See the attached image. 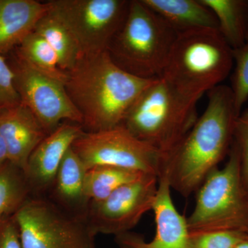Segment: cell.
Instances as JSON below:
<instances>
[{"mask_svg": "<svg viewBox=\"0 0 248 248\" xmlns=\"http://www.w3.org/2000/svg\"><path fill=\"white\" fill-rule=\"evenodd\" d=\"M157 193L153 210L156 232L151 241L128 232L115 236L122 248H190V232L186 218L178 211L171 196L170 186L166 176H159Z\"/></svg>", "mask_w": 248, "mask_h": 248, "instance_id": "12", "label": "cell"}, {"mask_svg": "<svg viewBox=\"0 0 248 248\" xmlns=\"http://www.w3.org/2000/svg\"><path fill=\"white\" fill-rule=\"evenodd\" d=\"M32 196L22 169L9 161L0 168V217L13 216Z\"/></svg>", "mask_w": 248, "mask_h": 248, "instance_id": "22", "label": "cell"}, {"mask_svg": "<svg viewBox=\"0 0 248 248\" xmlns=\"http://www.w3.org/2000/svg\"><path fill=\"white\" fill-rule=\"evenodd\" d=\"M234 64L233 50L216 29L177 35L159 78L186 96L200 100L220 85Z\"/></svg>", "mask_w": 248, "mask_h": 248, "instance_id": "3", "label": "cell"}, {"mask_svg": "<svg viewBox=\"0 0 248 248\" xmlns=\"http://www.w3.org/2000/svg\"><path fill=\"white\" fill-rule=\"evenodd\" d=\"M13 217L22 248H95L86 217L63 210L47 196H32Z\"/></svg>", "mask_w": 248, "mask_h": 248, "instance_id": "7", "label": "cell"}, {"mask_svg": "<svg viewBox=\"0 0 248 248\" xmlns=\"http://www.w3.org/2000/svg\"><path fill=\"white\" fill-rule=\"evenodd\" d=\"M248 232L224 231L190 234V248H234Z\"/></svg>", "mask_w": 248, "mask_h": 248, "instance_id": "24", "label": "cell"}, {"mask_svg": "<svg viewBox=\"0 0 248 248\" xmlns=\"http://www.w3.org/2000/svg\"><path fill=\"white\" fill-rule=\"evenodd\" d=\"M215 15L218 31L232 50L247 42L248 1L244 0H200Z\"/></svg>", "mask_w": 248, "mask_h": 248, "instance_id": "18", "label": "cell"}, {"mask_svg": "<svg viewBox=\"0 0 248 248\" xmlns=\"http://www.w3.org/2000/svg\"><path fill=\"white\" fill-rule=\"evenodd\" d=\"M234 248H248V232L241 241L238 243Z\"/></svg>", "mask_w": 248, "mask_h": 248, "instance_id": "29", "label": "cell"}, {"mask_svg": "<svg viewBox=\"0 0 248 248\" xmlns=\"http://www.w3.org/2000/svg\"><path fill=\"white\" fill-rule=\"evenodd\" d=\"M234 141L239 148L241 178L248 192V110L241 113L236 121Z\"/></svg>", "mask_w": 248, "mask_h": 248, "instance_id": "25", "label": "cell"}, {"mask_svg": "<svg viewBox=\"0 0 248 248\" xmlns=\"http://www.w3.org/2000/svg\"><path fill=\"white\" fill-rule=\"evenodd\" d=\"M159 179L146 174L125 184L99 202H91L86 218L94 234L115 236L130 232L150 210H153Z\"/></svg>", "mask_w": 248, "mask_h": 248, "instance_id": "11", "label": "cell"}, {"mask_svg": "<svg viewBox=\"0 0 248 248\" xmlns=\"http://www.w3.org/2000/svg\"><path fill=\"white\" fill-rule=\"evenodd\" d=\"M71 148L86 170L113 166L159 178L164 164V156L159 151L134 136L122 125L101 131H84Z\"/></svg>", "mask_w": 248, "mask_h": 248, "instance_id": "8", "label": "cell"}, {"mask_svg": "<svg viewBox=\"0 0 248 248\" xmlns=\"http://www.w3.org/2000/svg\"><path fill=\"white\" fill-rule=\"evenodd\" d=\"M186 221L190 234L248 232V192L243 184L239 150L234 140L226 164L212 171L197 190L195 208Z\"/></svg>", "mask_w": 248, "mask_h": 248, "instance_id": "6", "label": "cell"}, {"mask_svg": "<svg viewBox=\"0 0 248 248\" xmlns=\"http://www.w3.org/2000/svg\"><path fill=\"white\" fill-rule=\"evenodd\" d=\"M248 40V32H247V41Z\"/></svg>", "mask_w": 248, "mask_h": 248, "instance_id": "30", "label": "cell"}, {"mask_svg": "<svg viewBox=\"0 0 248 248\" xmlns=\"http://www.w3.org/2000/svg\"><path fill=\"white\" fill-rule=\"evenodd\" d=\"M84 132L79 124L63 122L36 147L24 171L32 196L49 193L66 152Z\"/></svg>", "mask_w": 248, "mask_h": 248, "instance_id": "13", "label": "cell"}, {"mask_svg": "<svg viewBox=\"0 0 248 248\" xmlns=\"http://www.w3.org/2000/svg\"><path fill=\"white\" fill-rule=\"evenodd\" d=\"M49 11L71 31L82 55L108 48L126 17L125 0H52Z\"/></svg>", "mask_w": 248, "mask_h": 248, "instance_id": "9", "label": "cell"}, {"mask_svg": "<svg viewBox=\"0 0 248 248\" xmlns=\"http://www.w3.org/2000/svg\"><path fill=\"white\" fill-rule=\"evenodd\" d=\"M145 174L146 173L113 166L91 168L86 173L85 195L90 203L101 202L122 186L135 182Z\"/></svg>", "mask_w": 248, "mask_h": 248, "instance_id": "20", "label": "cell"}, {"mask_svg": "<svg viewBox=\"0 0 248 248\" xmlns=\"http://www.w3.org/2000/svg\"><path fill=\"white\" fill-rule=\"evenodd\" d=\"M86 171L79 156L70 148L62 160L48 197L63 210L86 217L90 204L84 192Z\"/></svg>", "mask_w": 248, "mask_h": 248, "instance_id": "16", "label": "cell"}, {"mask_svg": "<svg viewBox=\"0 0 248 248\" xmlns=\"http://www.w3.org/2000/svg\"><path fill=\"white\" fill-rule=\"evenodd\" d=\"M66 73L65 89L82 117L81 126L86 132L122 125L130 108L156 79L124 71L107 50L83 55Z\"/></svg>", "mask_w": 248, "mask_h": 248, "instance_id": "2", "label": "cell"}, {"mask_svg": "<svg viewBox=\"0 0 248 248\" xmlns=\"http://www.w3.org/2000/svg\"><path fill=\"white\" fill-rule=\"evenodd\" d=\"M198 101L183 95L158 78L130 108L122 125L165 159L198 120Z\"/></svg>", "mask_w": 248, "mask_h": 248, "instance_id": "4", "label": "cell"}, {"mask_svg": "<svg viewBox=\"0 0 248 248\" xmlns=\"http://www.w3.org/2000/svg\"><path fill=\"white\" fill-rule=\"evenodd\" d=\"M15 50L36 71L65 84L66 73L60 68L56 53L35 31L28 35Z\"/></svg>", "mask_w": 248, "mask_h": 248, "instance_id": "21", "label": "cell"}, {"mask_svg": "<svg viewBox=\"0 0 248 248\" xmlns=\"http://www.w3.org/2000/svg\"><path fill=\"white\" fill-rule=\"evenodd\" d=\"M0 135L7 147L9 162L24 172L31 153L48 134L32 112L19 103L0 109Z\"/></svg>", "mask_w": 248, "mask_h": 248, "instance_id": "14", "label": "cell"}, {"mask_svg": "<svg viewBox=\"0 0 248 248\" xmlns=\"http://www.w3.org/2000/svg\"><path fill=\"white\" fill-rule=\"evenodd\" d=\"M147 7L164 19L179 34L189 31L216 29L213 13L200 0H141Z\"/></svg>", "mask_w": 248, "mask_h": 248, "instance_id": "17", "label": "cell"}, {"mask_svg": "<svg viewBox=\"0 0 248 248\" xmlns=\"http://www.w3.org/2000/svg\"><path fill=\"white\" fill-rule=\"evenodd\" d=\"M0 248H22L13 216L0 217Z\"/></svg>", "mask_w": 248, "mask_h": 248, "instance_id": "27", "label": "cell"}, {"mask_svg": "<svg viewBox=\"0 0 248 248\" xmlns=\"http://www.w3.org/2000/svg\"><path fill=\"white\" fill-rule=\"evenodd\" d=\"M34 31L53 49L62 71H69L76 66L83 55L79 44L71 31L49 10L37 22Z\"/></svg>", "mask_w": 248, "mask_h": 248, "instance_id": "19", "label": "cell"}, {"mask_svg": "<svg viewBox=\"0 0 248 248\" xmlns=\"http://www.w3.org/2000/svg\"><path fill=\"white\" fill-rule=\"evenodd\" d=\"M19 103L20 98L15 88L14 73L6 58L0 55V109Z\"/></svg>", "mask_w": 248, "mask_h": 248, "instance_id": "26", "label": "cell"}, {"mask_svg": "<svg viewBox=\"0 0 248 248\" xmlns=\"http://www.w3.org/2000/svg\"><path fill=\"white\" fill-rule=\"evenodd\" d=\"M21 103L32 112L47 133L62 121L82 125L81 114L72 102L64 84L31 66L14 50L6 57Z\"/></svg>", "mask_w": 248, "mask_h": 248, "instance_id": "10", "label": "cell"}, {"mask_svg": "<svg viewBox=\"0 0 248 248\" xmlns=\"http://www.w3.org/2000/svg\"><path fill=\"white\" fill-rule=\"evenodd\" d=\"M206 108L181 143L164 159L159 176L184 197L198 190L229 153L240 115L231 87L218 85L208 93Z\"/></svg>", "mask_w": 248, "mask_h": 248, "instance_id": "1", "label": "cell"}, {"mask_svg": "<svg viewBox=\"0 0 248 248\" xmlns=\"http://www.w3.org/2000/svg\"><path fill=\"white\" fill-rule=\"evenodd\" d=\"M48 9V3L35 0H0V55L17 48Z\"/></svg>", "mask_w": 248, "mask_h": 248, "instance_id": "15", "label": "cell"}, {"mask_svg": "<svg viewBox=\"0 0 248 248\" xmlns=\"http://www.w3.org/2000/svg\"><path fill=\"white\" fill-rule=\"evenodd\" d=\"M177 33L141 0L130 1L125 20L107 51L130 74L157 79L164 71Z\"/></svg>", "mask_w": 248, "mask_h": 248, "instance_id": "5", "label": "cell"}, {"mask_svg": "<svg viewBox=\"0 0 248 248\" xmlns=\"http://www.w3.org/2000/svg\"><path fill=\"white\" fill-rule=\"evenodd\" d=\"M235 63L231 87L236 112L241 115V109L248 99V40L244 46L233 50Z\"/></svg>", "mask_w": 248, "mask_h": 248, "instance_id": "23", "label": "cell"}, {"mask_svg": "<svg viewBox=\"0 0 248 248\" xmlns=\"http://www.w3.org/2000/svg\"><path fill=\"white\" fill-rule=\"evenodd\" d=\"M9 162V153L4 139L0 135V168Z\"/></svg>", "mask_w": 248, "mask_h": 248, "instance_id": "28", "label": "cell"}]
</instances>
